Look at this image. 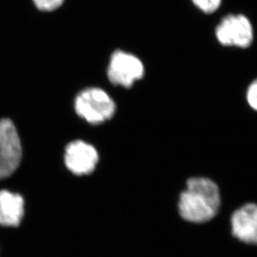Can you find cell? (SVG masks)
Here are the masks:
<instances>
[{"instance_id":"6da1fadb","label":"cell","mask_w":257,"mask_h":257,"mask_svg":"<svg viewBox=\"0 0 257 257\" xmlns=\"http://www.w3.org/2000/svg\"><path fill=\"white\" fill-rule=\"evenodd\" d=\"M221 206L220 187L208 177L189 179L178 202L180 215L192 223H205L217 215Z\"/></svg>"},{"instance_id":"7a4b0ae2","label":"cell","mask_w":257,"mask_h":257,"mask_svg":"<svg viewBox=\"0 0 257 257\" xmlns=\"http://www.w3.org/2000/svg\"><path fill=\"white\" fill-rule=\"evenodd\" d=\"M213 37L223 49L250 50L255 41V26L244 13L218 14L217 21L213 28Z\"/></svg>"},{"instance_id":"3957f363","label":"cell","mask_w":257,"mask_h":257,"mask_svg":"<svg viewBox=\"0 0 257 257\" xmlns=\"http://www.w3.org/2000/svg\"><path fill=\"white\" fill-rule=\"evenodd\" d=\"M77 114L90 124H101L114 115L115 104L103 89H84L75 99Z\"/></svg>"},{"instance_id":"277c9868","label":"cell","mask_w":257,"mask_h":257,"mask_svg":"<svg viewBox=\"0 0 257 257\" xmlns=\"http://www.w3.org/2000/svg\"><path fill=\"white\" fill-rule=\"evenodd\" d=\"M21 159L22 146L15 124L10 119H0V180L11 176Z\"/></svg>"},{"instance_id":"5b68a950","label":"cell","mask_w":257,"mask_h":257,"mask_svg":"<svg viewBox=\"0 0 257 257\" xmlns=\"http://www.w3.org/2000/svg\"><path fill=\"white\" fill-rule=\"evenodd\" d=\"M143 74V64L138 58L120 50L112 55L108 68V77L112 84L130 88Z\"/></svg>"},{"instance_id":"8992f818","label":"cell","mask_w":257,"mask_h":257,"mask_svg":"<svg viewBox=\"0 0 257 257\" xmlns=\"http://www.w3.org/2000/svg\"><path fill=\"white\" fill-rule=\"evenodd\" d=\"M98 161L99 155L95 148L84 141H73L65 149V165L72 173L77 176L93 172Z\"/></svg>"},{"instance_id":"52a82bcc","label":"cell","mask_w":257,"mask_h":257,"mask_svg":"<svg viewBox=\"0 0 257 257\" xmlns=\"http://www.w3.org/2000/svg\"><path fill=\"white\" fill-rule=\"evenodd\" d=\"M232 235L242 242L257 245V204L246 203L230 218Z\"/></svg>"},{"instance_id":"ba28073f","label":"cell","mask_w":257,"mask_h":257,"mask_svg":"<svg viewBox=\"0 0 257 257\" xmlns=\"http://www.w3.org/2000/svg\"><path fill=\"white\" fill-rule=\"evenodd\" d=\"M25 215V200L19 194L0 191V226L18 227Z\"/></svg>"},{"instance_id":"9c48e42d","label":"cell","mask_w":257,"mask_h":257,"mask_svg":"<svg viewBox=\"0 0 257 257\" xmlns=\"http://www.w3.org/2000/svg\"><path fill=\"white\" fill-rule=\"evenodd\" d=\"M197 12L205 16H215L222 9L224 0H189Z\"/></svg>"},{"instance_id":"30bf717a","label":"cell","mask_w":257,"mask_h":257,"mask_svg":"<svg viewBox=\"0 0 257 257\" xmlns=\"http://www.w3.org/2000/svg\"><path fill=\"white\" fill-rule=\"evenodd\" d=\"M64 0H33L35 6L41 11H54L63 5Z\"/></svg>"},{"instance_id":"8fae6325","label":"cell","mask_w":257,"mask_h":257,"mask_svg":"<svg viewBox=\"0 0 257 257\" xmlns=\"http://www.w3.org/2000/svg\"><path fill=\"white\" fill-rule=\"evenodd\" d=\"M245 97L249 106L257 112V79L251 82L248 86Z\"/></svg>"}]
</instances>
